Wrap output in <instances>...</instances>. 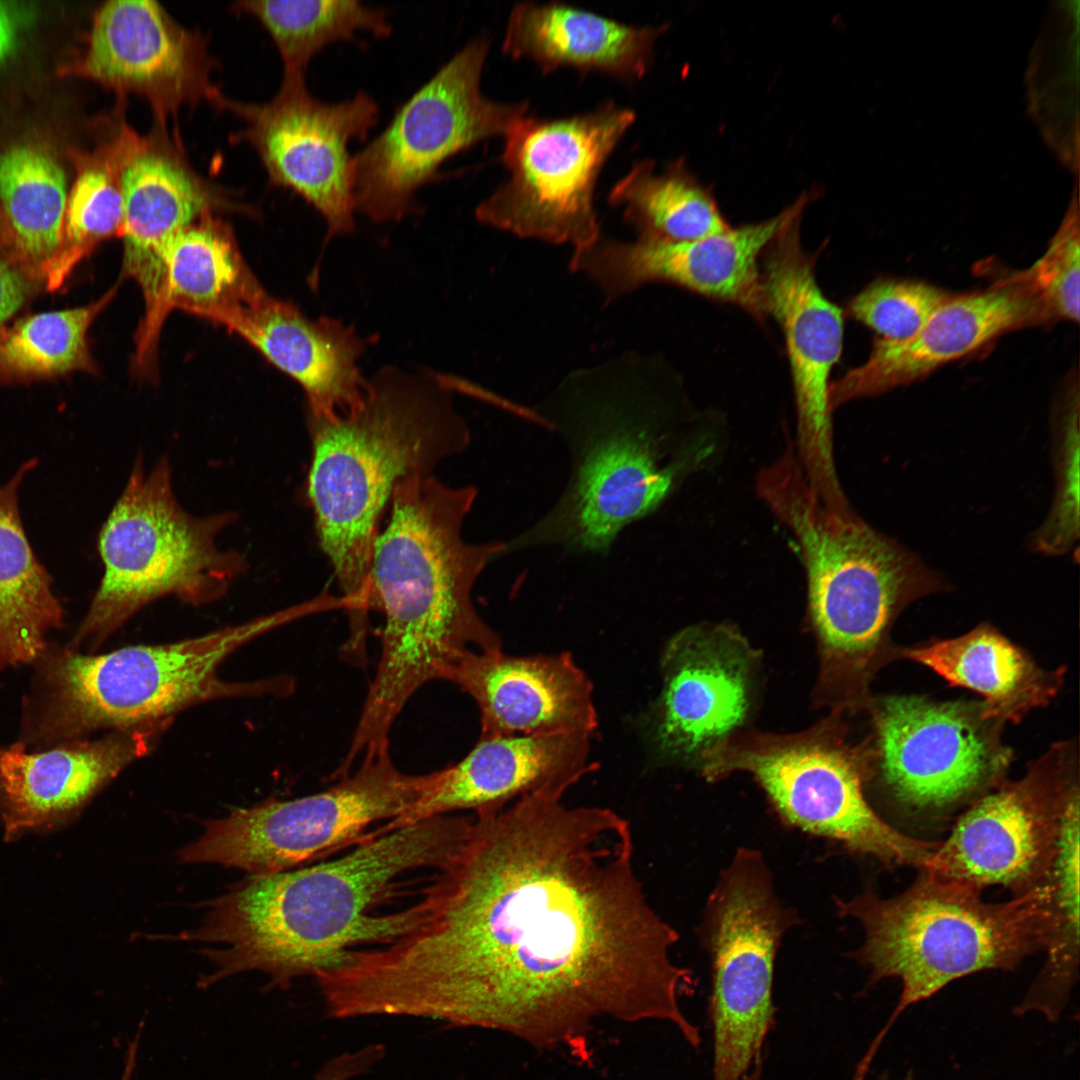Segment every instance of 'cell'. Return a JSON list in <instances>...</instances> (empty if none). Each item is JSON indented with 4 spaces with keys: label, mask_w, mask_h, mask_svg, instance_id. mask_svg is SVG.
Masks as SVG:
<instances>
[{
    "label": "cell",
    "mask_w": 1080,
    "mask_h": 1080,
    "mask_svg": "<svg viewBox=\"0 0 1080 1080\" xmlns=\"http://www.w3.org/2000/svg\"><path fill=\"white\" fill-rule=\"evenodd\" d=\"M532 793L473 814L419 897L413 927L352 954L366 1016L498 1030L536 1047L573 1045L607 1017L700 1031L679 1005L690 971L675 929L648 901L629 822L601 806Z\"/></svg>",
    "instance_id": "6da1fadb"
},
{
    "label": "cell",
    "mask_w": 1080,
    "mask_h": 1080,
    "mask_svg": "<svg viewBox=\"0 0 1080 1080\" xmlns=\"http://www.w3.org/2000/svg\"><path fill=\"white\" fill-rule=\"evenodd\" d=\"M470 821V815L453 813L377 829L332 861L250 875L207 904L199 927L178 936L225 945L203 950L215 970L199 986L256 970L270 976L271 987H287L338 967L360 945L402 936L419 919L418 900L392 913L373 910L393 896L406 873L439 868Z\"/></svg>",
    "instance_id": "7a4b0ae2"
},
{
    "label": "cell",
    "mask_w": 1080,
    "mask_h": 1080,
    "mask_svg": "<svg viewBox=\"0 0 1080 1080\" xmlns=\"http://www.w3.org/2000/svg\"><path fill=\"white\" fill-rule=\"evenodd\" d=\"M476 497L474 486H448L434 475L407 478L393 490L369 579V610L385 616L382 651L351 741L355 750L389 744L410 697L444 680L464 652L502 649L472 601L476 580L504 550V541L463 538Z\"/></svg>",
    "instance_id": "3957f363"
},
{
    "label": "cell",
    "mask_w": 1080,
    "mask_h": 1080,
    "mask_svg": "<svg viewBox=\"0 0 1080 1080\" xmlns=\"http://www.w3.org/2000/svg\"><path fill=\"white\" fill-rule=\"evenodd\" d=\"M451 392L431 371L415 375L384 367L367 380L355 410L331 418L307 415V497L353 627L368 622L374 545L396 484L433 475L470 443Z\"/></svg>",
    "instance_id": "277c9868"
},
{
    "label": "cell",
    "mask_w": 1080,
    "mask_h": 1080,
    "mask_svg": "<svg viewBox=\"0 0 1080 1080\" xmlns=\"http://www.w3.org/2000/svg\"><path fill=\"white\" fill-rule=\"evenodd\" d=\"M642 362L571 376L539 412L563 437L570 474L551 508L504 541L503 555L540 547L606 554L673 492L687 455L669 449L665 388Z\"/></svg>",
    "instance_id": "5b68a950"
},
{
    "label": "cell",
    "mask_w": 1080,
    "mask_h": 1080,
    "mask_svg": "<svg viewBox=\"0 0 1080 1080\" xmlns=\"http://www.w3.org/2000/svg\"><path fill=\"white\" fill-rule=\"evenodd\" d=\"M902 893L882 898L871 889L838 900L839 912L864 929L857 953L876 983L895 978L899 1001L883 1029L909 1006L949 983L984 970H1011L1046 951L1055 932L1051 887H1037L1009 901L985 902L981 891L921 868Z\"/></svg>",
    "instance_id": "8992f818"
},
{
    "label": "cell",
    "mask_w": 1080,
    "mask_h": 1080,
    "mask_svg": "<svg viewBox=\"0 0 1080 1080\" xmlns=\"http://www.w3.org/2000/svg\"><path fill=\"white\" fill-rule=\"evenodd\" d=\"M758 491L800 547L809 619L826 663L856 666L875 659L900 611L941 587L934 571L849 505L824 502L793 450L760 473Z\"/></svg>",
    "instance_id": "52a82bcc"
},
{
    "label": "cell",
    "mask_w": 1080,
    "mask_h": 1080,
    "mask_svg": "<svg viewBox=\"0 0 1080 1080\" xmlns=\"http://www.w3.org/2000/svg\"><path fill=\"white\" fill-rule=\"evenodd\" d=\"M311 614L307 603L179 642L135 645L90 655L62 649L43 668L41 740H71L100 729L163 726L180 710L206 700L288 690L287 679L230 683L222 661L266 631Z\"/></svg>",
    "instance_id": "ba28073f"
},
{
    "label": "cell",
    "mask_w": 1080,
    "mask_h": 1080,
    "mask_svg": "<svg viewBox=\"0 0 1080 1080\" xmlns=\"http://www.w3.org/2000/svg\"><path fill=\"white\" fill-rule=\"evenodd\" d=\"M235 520L234 512L188 513L174 496L167 457L149 471L138 457L100 531L104 573L72 649L97 646L165 595L191 604L221 597L247 568L241 553L216 543Z\"/></svg>",
    "instance_id": "9c48e42d"
},
{
    "label": "cell",
    "mask_w": 1080,
    "mask_h": 1080,
    "mask_svg": "<svg viewBox=\"0 0 1080 1080\" xmlns=\"http://www.w3.org/2000/svg\"><path fill=\"white\" fill-rule=\"evenodd\" d=\"M870 762L831 716L794 734L743 732L700 772L710 781L745 772L787 823L888 866L926 867L939 842L907 836L873 810L864 793Z\"/></svg>",
    "instance_id": "30bf717a"
},
{
    "label": "cell",
    "mask_w": 1080,
    "mask_h": 1080,
    "mask_svg": "<svg viewBox=\"0 0 1080 1080\" xmlns=\"http://www.w3.org/2000/svg\"><path fill=\"white\" fill-rule=\"evenodd\" d=\"M435 772L407 774L389 749L362 756L361 766L328 789L293 800L269 799L209 820L182 863H214L268 875L356 845L380 821L401 818L431 787Z\"/></svg>",
    "instance_id": "8fae6325"
},
{
    "label": "cell",
    "mask_w": 1080,
    "mask_h": 1080,
    "mask_svg": "<svg viewBox=\"0 0 1080 1080\" xmlns=\"http://www.w3.org/2000/svg\"><path fill=\"white\" fill-rule=\"evenodd\" d=\"M490 49L478 37L457 51L353 155L355 210L373 222L415 214L416 194L439 178L450 158L501 136L529 113L527 102L503 103L484 95L481 78Z\"/></svg>",
    "instance_id": "7c38bea8"
},
{
    "label": "cell",
    "mask_w": 1080,
    "mask_h": 1080,
    "mask_svg": "<svg viewBox=\"0 0 1080 1080\" xmlns=\"http://www.w3.org/2000/svg\"><path fill=\"white\" fill-rule=\"evenodd\" d=\"M635 112L606 100L563 118L529 113L503 137L500 161L508 173L475 210L484 225L574 250L600 238L594 207L603 167L632 127Z\"/></svg>",
    "instance_id": "4fadbf2b"
},
{
    "label": "cell",
    "mask_w": 1080,
    "mask_h": 1080,
    "mask_svg": "<svg viewBox=\"0 0 1080 1080\" xmlns=\"http://www.w3.org/2000/svg\"><path fill=\"white\" fill-rule=\"evenodd\" d=\"M712 960V1080H743L761 1051L774 1007V963L792 914L776 897L756 850L742 848L721 874L706 911Z\"/></svg>",
    "instance_id": "5bb4252c"
},
{
    "label": "cell",
    "mask_w": 1080,
    "mask_h": 1080,
    "mask_svg": "<svg viewBox=\"0 0 1080 1080\" xmlns=\"http://www.w3.org/2000/svg\"><path fill=\"white\" fill-rule=\"evenodd\" d=\"M761 666L760 651L733 625L676 632L661 653V690L637 719L654 759L700 771L752 719Z\"/></svg>",
    "instance_id": "9a60e30c"
},
{
    "label": "cell",
    "mask_w": 1080,
    "mask_h": 1080,
    "mask_svg": "<svg viewBox=\"0 0 1080 1080\" xmlns=\"http://www.w3.org/2000/svg\"><path fill=\"white\" fill-rule=\"evenodd\" d=\"M213 105L243 123L233 139L258 154L275 186L292 190L324 219L326 242L355 229L349 144L364 141L379 121V106L367 93L334 103L313 96L305 76H283L277 94L262 104L231 100L222 93Z\"/></svg>",
    "instance_id": "2e32d148"
},
{
    "label": "cell",
    "mask_w": 1080,
    "mask_h": 1080,
    "mask_svg": "<svg viewBox=\"0 0 1080 1080\" xmlns=\"http://www.w3.org/2000/svg\"><path fill=\"white\" fill-rule=\"evenodd\" d=\"M799 215L765 250L761 284L766 315L779 324L794 390L803 472L812 489L833 501L843 493L832 447L830 376L844 337L843 311L822 291L815 256L803 247Z\"/></svg>",
    "instance_id": "e0dca14e"
},
{
    "label": "cell",
    "mask_w": 1080,
    "mask_h": 1080,
    "mask_svg": "<svg viewBox=\"0 0 1080 1080\" xmlns=\"http://www.w3.org/2000/svg\"><path fill=\"white\" fill-rule=\"evenodd\" d=\"M803 194L777 215L683 242H623L600 238L574 250L570 269L592 280L606 302L643 285L668 283L735 305L756 320L767 316L758 262L778 233L801 215Z\"/></svg>",
    "instance_id": "ac0fdd59"
},
{
    "label": "cell",
    "mask_w": 1080,
    "mask_h": 1080,
    "mask_svg": "<svg viewBox=\"0 0 1080 1080\" xmlns=\"http://www.w3.org/2000/svg\"><path fill=\"white\" fill-rule=\"evenodd\" d=\"M882 778L901 802L936 809L992 781L1006 760L983 705L888 696L873 705Z\"/></svg>",
    "instance_id": "d6986e66"
},
{
    "label": "cell",
    "mask_w": 1080,
    "mask_h": 1080,
    "mask_svg": "<svg viewBox=\"0 0 1080 1080\" xmlns=\"http://www.w3.org/2000/svg\"><path fill=\"white\" fill-rule=\"evenodd\" d=\"M123 138V267L144 298L136 339L153 346L168 316L166 260L172 242L211 209L228 205L229 199L192 168L167 124L154 121L152 130L141 135L124 123Z\"/></svg>",
    "instance_id": "ffe728a7"
},
{
    "label": "cell",
    "mask_w": 1080,
    "mask_h": 1080,
    "mask_svg": "<svg viewBox=\"0 0 1080 1080\" xmlns=\"http://www.w3.org/2000/svg\"><path fill=\"white\" fill-rule=\"evenodd\" d=\"M1051 768L1034 767L1021 780L978 799L923 869L979 891L1000 885L1019 895L1040 885L1052 862L1072 785Z\"/></svg>",
    "instance_id": "44dd1931"
},
{
    "label": "cell",
    "mask_w": 1080,
    "mask_h": 1080,
    "mask_svg": "<svg viewBox=\"0 0 1080 1080\" xmlns=\"http://www.w3.org/2000/svg\"><path fill=\"white\" fill-rule=\"evenodd\" d=\"M214 67L207 39L158 2L111 0L97 10L74 71L121 96L145 99L155 121L167 124L184 105L214 103L221 94L211 82Z\"/></svg>",
    "instance_id": "7402d4cb"
},
{
    "label": "cell",
    "mask_w": 1080,
    "mask_h": 1080,
    "mask_svg": "<svg viewBox=\"0 0 1080 1080\" xmlns=\"http://www.w3.org/2000/svg\"><path fill=\"white\" fill-rule=\"evenodd\" d=\"M209 320L242 337L296 381L307 400V415L331 418L361 404L367 379L358 361L370 338L361 337L342 320L310 319L295 304L269 295L260 285Z\"/></svg>",
    "instance_id": "603a6c76"
},
{
    "label": "cell",
    "mask_w": 1080,
    "mask_h": 1080,
    "mask_svg": "<svg viewBox=\"0 0 1080 1080\" xmlns=\"http://www.w3.org/2000/svg\"><path fill=\"white\" fill-rule=\"evenodd\" d=\"M477 704L480 737L580 733L598 727L593 685L569 652L468 650L447 670Z\"/></svg>",
    "instance_id": "cb8c5ba5"
},
{
    "label": "cell",
    "mask_w": 1080,
    "mask_h": 1080,
    "mask_svg": "<svg viewBox=\"0 0 1080 1080\" xmlns=\"http://www.w3.org/2000/svg\"><path fill=\"white\" fill-rule=\"evenodd\" d=\"M590 739L580 733L479 737L458 763L436 771L414 807L382 829L461 811L497 812L526 794L565 795L598 767Z\"/></svg>",
    "instance_id": "d4e9b609"
},
{
    "label": "cell",
    "mask_w": 1080,
    "mask_h": 1080,
    "mask_svg": "<svg viewBox=\"0 0 1080 1080\" xmlns=\"http://www.w3.org/2000/svg\"><path fill=\"white\" fill-rule=\"evenodd\" d=\"M1050 318L1022 273L982 292L949 297L911 338L876 339L865 363L831 382V408L920 379L1001 333Z\"/></svg>",
    "instance_id": "484cf974"
},
{
    "label": "cell",
    "mask_w": 1080,
    "mask_h": 1080,
    "mask_svg": "<svg viewBox=\"0 0 1080 1080\" xmlns=\"http://www.w3.org/2000/svg\"><path fill=\"white\" fill-rule=\"evenodd\" d=\"M163 726L113 731L28 752L23 744L0 749V820L4 840L54 831L76 818L127 765L145 755Z\"/></svg>",
    "instance_id": "4316f807"
},
{
    "label": "cell",
    "mask_w": 1080,
    "mask_h": 1080,
    "mask_svg": "<svg viewBox=\"0 0 1080 1080\" xmlns=\"http://www.w3.org/2000/svg\"><path fill=\"white\" fill-rule=\"evenodd\" d=\"M665 27L634 25L560 2L522 1L510 11L501 50L543 73L568 67L633 82L648 71Z\"/></svg>",
    "instance_id": "83f0119b"
},
{
    "label": "cell",
    "mask_w": 1080,
    "mask_h": 1080,
    "mask_svg": "<svg viewBox=\"0 0 1080 1080\" xmlns=\"http://www.w3.org/2000/svg\"><path fill=\"white\" fill-rule=\"evenodd\" d=\"M905 656L941 675L953 686L983 697L989 719L1016 720L1047 703L1057 689L1056 674L1042 671L993 628L981 625L952 639L907 650Z\"/></svg>",
    "instance_id": "f1b7e54d"
},
{
    "label": "cell",
    "mask_w": 1080,
    "mask_h": 1080,
    "mask_svg": "<svg viewBox=\"0 0 1080 1080\" xmlns=\"http://www.w3.org/2000/svg\"><path fill=\"white\" fill-rule=\"evenodd\" d=\"M36 460L0 487V670L32 662L46 651V634L62 623L51 578L23 528L18 490Z\"/></svg>",
    "instance_id": "f546056e"
},
{
    "label": "cell",
    "mask_w": 1080,
    "mask_h": 1080,
    "mask_svg": "<svg viewBox=\"0 0 1080 1080\" xmlns=\"http://www.w3.org/2000/svg\"><path fill=\"white\" fill-rule=\"evenodd\" d=\"M68 193L64 170L36 142H20L0 155V208L18 258L43 277L57 254Z\"/></svg>",
    "instance_id": "4dcf8cb0"
},
{
    "label": "cell",
    "mask_w": 1080,
    "mask_h": 1080,
    "mask_svg": "<svg viewBox=\"0 0 1080 1080\" xmlns=\"http://www.w3.org/2000/svg\"><path fill=\"white\" fill-rule=\"evenodd\" d=\"M608 202L622 209L640 241H690L730 227L712 194L680 162L663 171L648 159L634 162Z\"/></svg>",
    "instance_id": "1f68e13d"
},
{
    "label": "cell",
    "mask_w": 1080,
    "mask_h": 1080,
    "mask_svg": "<svg viewBox=\"0 0 1080 1080\" xmlns=\"http://www.w3.org/2000/svg\"><path fill=\"white\" fill-rule=\"evenodd\" d=\"M259 283L250 273L230 230L210 212L180 232L166 260L165 308L208 319L236 304Z\"/></svg>",
    "instance_id": "d6a6232c"
},
{
    "label": "cell",
    "mask_w": 1080,
    "mask_h": 1080,
    "mask_svg": "<svg viewBox=\"0 0 1080 1080\" xmlns=\"http://www.w3.org/2000/svg\"><path fill=\"white\" fill-rule=\"evenodd\" d=\"M233 9L255 17L281 57L284 76H305L310 60L326 46L354 39L359 31L391 34L385 10L357 0L240 1Z\"/></svg>",
    "instance_id": "836d02e7"
},
{
    "label": "cell",
    "mask_w": 1080,
    "mask_h": 1080,
    "mask_svg": "<svg viewBox=\"0 0 1080 1080\" xmlns=\"http://www.w3.org/2000/svg\"><path fill=\"white\" fill-rule=\"evenodd\" d=\"M123 124L80 162L67 198L60 247L43 275L51 290L58 289L98 243L122 235Z\"/></svg>",
    "instance_id": "e575fe53"
},
{
    "label": "cell",
    "mask_w": 1080,
    "mask_h": 1080,
    "mask_svg": "<svg viewBox=\"0 0 1080 1080\" xmlns=\"http://www.w3.org/2000/svg\"><path fill=\"white\" fill-rule=\"evenodd\" d=\"M1079 789L1069 788L1046 880L1051 887L1055 932L1047 960L1028 990L1039 1007L1059 1011L1066 1007L1077 978L1079 963Z\"/></svg>",
    "instance_id": "d590c367"
},
{
    "label": "cell",
    "mask_w": 1080,
    "mask_h": 1080,
    "mask_svg": "<svg viewBox=\"0 0 1080 1080\" xmlns=\"http://www.w3.org/2000/svg\"><path fill=\"white\" fill-rule=\"evenodd\" d=\"M114 294L113 289L89 305L35 314L1 330L0 368L30 376L90 370L87 331Z\"/></svg>",
    "instance_id": "8d00e7d4"
},
{
    "label": "cell",
    "mask_w": 1080,
    "mask_h": 1080,
    "mask_svg": "<svg viewBox=\"0 0 1080 1080\" xmlns=\"http://www.w3.org/2000/svg\"><path fill=\"white\" fill-rule=\"evenodd\" d=\"M948 298L924 282L878 279L849 301L848 312L881 338L902 341L915 335Z\"/></svg>",
    "instance_id": "74e56055"
},
{
    "label": "cell",
    "mask_w": 1080,
    "mask_h": 1080,
    "mask_svg": "<svg viewBox=\"0 0 1080 1080\" xmlns=\"http://www.w3.org/2000/svg\"><path fill=\"white\" fill-rule=\"evenodd\" d=\"M1022 274L1051 318L1078 322L1080 240L1076 199L1046 252Z\"/></svg>",
    "instance_id": "f35d334b"
},
{
    "label": "cell",
    "mask_w": 1080,
    "mask_h": 1080,
    "mask_svg": "<svg viewBox=\"0 0 1080 1080\" xmlns=\"http://www.w3.org/2000/svg\"><path fill=\"white\" fill-rule=\"evenodd\" d=\"M30 288L23 269L0 253V331L4 323L23 305Z\"/></svg>",
    "instance_id": "ab89813d"
},
{
    "label": "cell",
    "mask_w": 1080,
    "mask_h": 1080,
    "mask_svg": "<svg viewBox=\"0 0 1080 1080\" xmlns=\"http://www.w3.org/2000/svg\"><path fill=\"white\" fill-rule=\"evenodd\" d=\"M25 18L22 8L0 1V67L15 51Z\"/></svg>",
    "instance_id": "60d3db41"
},
{
    "label": "cell",
    "mask_w": 1080,
    "mask_h": 1080,
    "mask_svg": "<svg viewBox=\"0 0 1080 1080\" xmlns=\"http://www.w3.org/2000/svg\"><path fill=\"white\" fill-rule=\"evenodd\" d=\"M363 1058L354 1051H345L326 1062L312 1080H351L365 1073Z\"/></svg>",
    "instance_id": "b9f144b4"
},
{
    "label": "cell",
    "mask_w": 1080,
    "mask_h": 1080,
    "mask_svg": "<svg viewBox=\"0 0 1080 1080\" xmlns=\"http://www.w3.org/2000/svg\"><path fill=\"white\" fill-rule=\"evenodd\" d=\"M140 1036L141 1031H138L134 1038L128 1044L124 1061V1068L119 1080H132L133 1072L137 1062Z\"/></svg>",
    "instance_id": "7bdbcfd3"
},
{
    "label": "cell",
    "mask_w": 1080,
    "mask_h": 1080,
    "mask_svg": "<svg viewBox=\"0 0 1080 1080\" xmlns=\"http://www.w3.org/2000/svg\"><path fill=\"white\" fill-rule=\"evenodd\" d=\"M763 1073V1061L762 1056L758 1057L753 1063L751 1069L743 1080H762Z\"/></svg>",
    "instance_id": "ee69618b"
},
{
    "label": "cell",
    "mask_w": 1080,
    "mask_h": 1080,
    "mask_svg": "<svg viewBox=\"0 0 1080 1080\" xmlns=\"http://www.w3.org/2000/svg\"><path fill=\"white\" fill-rule=\"evenodd\" d=\"M868 1071H869V1069L867 1067H865V1066H863L861 1064H858L857 1067H856V1070H855V1073L853 1075L852 1080H866ZM881 1080H883V1079H881ZM885 1080H889V1079H885ZM900 1080H912V1077H911L910 1074H907V1075L903 1076Z\"/></svg>",
    "instance_id": "f6af8a7d"
},
{
    "label": "cell",
    "mask_w": 1080,
    "mask_h": 1080,
    "mask_svg": "<svg viewBox=\"0 0 1080 1080\" xmlns=\"http://www.w3.org/2000/svg\"><path fill=\"white\" fill-rule=\"evenodd\" d=\"M0 811H1V793H0Z\"/></svg>",
    "instance_id": "bcb514c9"
}]
</instances>
